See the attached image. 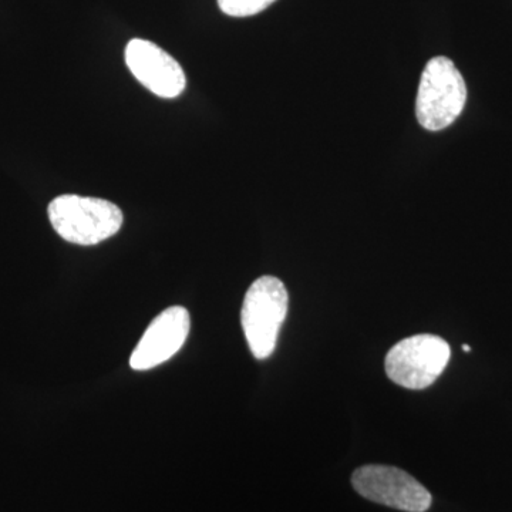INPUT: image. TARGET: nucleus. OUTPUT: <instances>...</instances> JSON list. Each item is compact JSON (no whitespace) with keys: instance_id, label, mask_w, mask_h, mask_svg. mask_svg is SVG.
I'll list each match as a JSON object with an SVG mask.
<instances>
[{"instance_id":"obj_1","label":"nucleus","mask_w":512,"mask_h":512,"mask_svg":"<svg viewBox=\"0 0 512 512\" xmlns=\"http://www.w3.org/2000/svg\"><path fill=\"white\" fill-rule=\"evenodd\" d=\"M50 224L64 239L82 247L106 241L123 225V212L116 204L101 198L60 195L49 204Z\"/></svg>"},{"instance_id":"obj_9","label":"nucleus","mask_w":512,"mask_h":512,"mask_svg":"<svg viewBox=\"0 0 512 512\" xmlns=\"http://www.w3.org/2000/svg\"><path fill=\"white\" fill-rule=\"evenodd\" d=\"M463 349L466 350V352H470L471 348L468 345H464Z\"/></svg>"},{"instance_id":"obj_5","label":"nucleus","mask_w":512,"mask_h":512,"mask_svg":"<svg viewBox=\"0 0 512 512\" xmlns=\"http://www.w3.org/2000/svg\"><path fill=\"white\" fill-rule=\"evenodd\" d=\"M352 484L357 493L373 503L406 512H426L431 505V494L400 468L365 466L353 473Z\"/></svg>"},{"instance_id":"obj_2","label":"nucleus","mask_w":512,"mask_h":512,"mask_svg":"<svg viewBox=\"0 0 512 512\" xmlns=\"http://www.w3.org/2000/svg\"><path fill=\"white\" fill-rule=\"evenodd\" d=\"M467 86L456 64L448 57H433L421 74L416 100L420 126L429 131L444 130L463 113Z\"/></svg>"},{"instance_id":"obj_3","label":"nucleus","mask_w":512,"mask_h":512,"mask_svg":"<svg viewBox=\"0 0 512 512\" xmlns=\"http://www.w3.org/2000/svg\"><path fill=\"white\" fill-rule=\"evenodd\" d=\"M288 305V291L275 276H262L249 286L242 305L241 323L255 359H268L275 352Z\"/></svg>"},{"instance_id":"obj_6","label":"nucleus","mask_w":512,"mask_h":512,"mask_svg":"<svg viewBox=\"0 0 512 512\" xmlns=\"http://www.w3.org/2000/svg\"><path fill=\"white\" fill-rule=\"evenodd\" d=\"M126 63L138 82L161 99H175L184 92L187 79L183 67L153 42L130 40L126 47Z\"/></svg>"},{"instance_id":"obj_8","label":"nucleus","mask_w":512,"mask_h":512,"mask_svg":"<svg viewBox=\"0 0 512 512\" xmlns=\"http://www.w3.org/2000/svg\"><path fill=\"white\" fill-rule=\"evenodd\" d=\"M275 0H218V6L225 15L232 18H248L269 8Z\"/></svg>"},{"instance_id":"obj_7","label":"nucleus","mask_w":512,"mask_h":512,"mask_svg":"<svg viewBox=\"0 0 512 512\" xmlns=\"http://www.w3.org/2000/svg\"><path fill=\"white\" fill-rule=\"evenodd\" d=\"M190 313L183 306L165 309L151 322L130 357L131 369L137 372L154 369L170 360L190 333Z\"/></svg>"},{"instance_id":"obj_4","label":"nucleus","mask_w":512,"mask_h":512,"mask_svg":"<svg viewBox=\"0 0 512 512\" xmlns=\"http://www.w3.org/2000/svg\"><path fill=\"white\" fill-rule=\"evenodd\" d=\"M451 350L446 340L434 335H416L400 340L386 356V373L404 389L431 386L447 367Z\"/></svg>"}]
</instances>
